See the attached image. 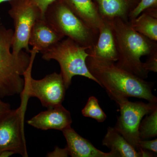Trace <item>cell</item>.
<instances>
[{
  "label": "cell",
  "instance_id": "cell-5",
  "mask_svg": "<svg viewBox=\"0 0 157 157\" xmlns=\"http://www.w3.org/2000/svg\"><path fill=\"white\" fill-rule=\"evenodd\" d=\"M44 17L59 33L78 45L91 48L98 35L85 25L63 0H56L48 6Z\"/></svg>",
  "mask_w": 157,
  "mask_h": 157
},
{
  "label": "cell",
  "instance_id": "cell-18",
  "mask_svg": "<svg viewBox=\"0 0 157 157\" xmlns=\"http://www.w3.org/2000/svg\"><path fill=\"white\" fill-rule=\"evenodd\" d=\"M147 115L139 125L140 140H147L157 136V108Z\"/></svg>",
  "mask_w": 157,
  "mask_h": 157
},
{
  "label": "cell",
  "instance_id": "cell-22",
  "mask_svg": "<svg viewBox=\"0 0 157 157\" xmlns=\"http://www.w3.org/2000/svg\"><path fill=\"white\" fill-rule=\"evenodd\" d=\"M140 150H146L153 152L157 153V139H155L152 140H141L139 143Z\"/></svg>",
  "mask_w": 157,
  "mask_h": 157
},
{
  "label": "cell",
  "instance_id": "cell-2",
  "mask_svg": "<svg viewBox=\"0 0 157 157\" xmlns=\"http://www.w3.org/2000/svg\"><path fill=\"white\" fill-rule=\"evenodd\" d=\"M109 21L115 39L118 55L115 64L142 79L148 77L140 58L157 52V42L135 30L129 23L120 18Z\"/></svg>",
  "mask_w": 157,
  "mask_h": 157
},
{
  "label": "cell",
  "instance_id": "cell-11",
  "mask_svg": "<svg viewBox=\"0 0 157 157\" xmlns=\"http://www.w3.org/2000/svg\"><path fill=\"white\" fill-rule=\"evenodd\" d=\"M64 37L45 17H41L36 21L31 29L29 44L42 53L51 48Z\"/></svg>",
  "mask_w": 157,
  "mask_h": 157
},
{
  "label": "cell",
  "instance_id": "cell-14",
  "mask_svg": "<svg viewBox=\"0 0 157 157\" xmlns=\"http://www.w3.org/2000/svg\"><path fill=\"white\" fill-rule=\"evenodd\" d=\"M85 25L99 35L103 19L93 0H63Z\"/></svg>",
  "mask_w": 157,
  "mask_h": 157
},
{
  "label": "cell",
  "instance_id": "cell-3",
  "mask_svg": "<svg viewBox=\"0 0 157 157\" xmlns=\"http://www.w3.org/2000/svg\"><path fill=\"white\" fill-rule=\"evenodd\" d=\"M13 33L11 29L0 25V98L22 95L25 86L22 76L39 53L35 48L30 50V55L23 50L13 53Z\"/></svg>",
  "mask_w": 157,
  "mask_h": 157
},
{
  "label": "cell",
  "instance_id": "cell-1",
  "mask_svg": "<svg viewBox=\"0 0 157 157\" xmlns=\"http://www.w3.org/2000/svg\"><path fill=\"white\" fill-rule=\"evenodd\" d=\"M88 69L104 88L110 98L116 96L133 97L157 103L152 94L153 82L145 81L132 73L119 67L113 62L92 56L86 59Z\"/></svg>",
  "mask_w": 157,
  "mask_h": 157
},
{
  "label": "cell",
  "instance_id": "cell-19",
  "mask_svg": "<svg viewBox=\"0 0 157 157\" xmlns=\"http://www.w3.org/2000/svg\"><path fill=\"white\" fill-rule=\"evenodd\" d=\"M83 116L94 119L98 122H103L107 118V115L101 109L98 99L94 96L90 97L87 103L82 110Z\"/></svg>",
  "mask_w": 157,
  "mask_h": 157
},
{
  "label": "cell",
  "instance_id": "cell-6",
  "mask_svg": "<svg viewBox=\"0 0 157 157\" xmlns=\"http://www.w3.org/2000/svg\"><path fill=\"white\" fill-rule=\"evenodd\" d=\"M112 99L119 105L120 110V115L117 117L114 128L139 152V125L144 116L157 108V103L131 102L128 98L121 96H116Z\"/></svg>",
  "mask_w": 157,
  "mask_h": 157
},
{
  "label": "cell",
  "instance_id": "cell-12",
  "mask_svg": "<svg viewBox=\"0 0 157 157\" xmlns=\"http://www.w3.org/2000/svg\"><path fill=\"white\" fill-rule=\"evenodd\" d=\"M67 142L69 155L72 157H118L115 153H105L95 147L90 142L78 135L70 126L63 131Z\"/></svg>",
  "mask_w": 157,
  "mask_h": 157
},
{
  "label": "cell",
  "instance_id": "cell-15",
  "mask_svg": "<svg viewBox=\"0 0 157 157\" xmlns=\"http://www.w3.org/2000/svg\"><path fill=\"white\" fill-rule=\"evenodd\" d=\"M103 19L120 18L129 21V14L139 0H93Z\"/></svg>",
  "mask_w": 157,
  "mask_h": 157
},
{
  "label": "cell",
  "instance_id": "cell-4",
  "mask_svg": "<svg viewBox=\"0 0 157 157\" xmlns=\"http://www.w3.org/2000/svg\"><path fill=\"white\" fill-rule=\"evenodd\" d=\"M88 47L81 46L67 38L62 39L48 50L42 52V58L45 61L55 60L60 67L61 73L66 89L72 83L73 76H84L98 83L88 69L86 59L90 55Z\"/></svg>",
  "mask_w": 157,
  "mask_h": 157
},
{
  "label": "cell",
  "instance_id": "cell-27",
  "mask_svg": "<svg viewBox=\"0 0 157 157\" xmlns=\"http://www.w3.org/2000/svg\"><path fill=\"white\" fill-rule=\"evenodd\" d=\"M10 1H11V0H0V4L3 2H9Z\"/></svg>",
  "mask_w": 157,
  "mask_h": 157
},
{
  "label": "cell",
  "instance_id": "cell-26",
  "mask_svg": "<svg viewBox=\"0 0 157 157\" xmlns=\"http://www.w3.org/2000/svg\"><path fill=\"white\" fill-rule=\"evenodd\" d=\"M15 154L14 152L11 151L6 150L0 153V157H9Z\"/></svg>",
  "mask_w": 157,
  "mask_h": 157
},
{
  "label": "cell",
  "instance_id": "cell-21",
  "mask_svg": "<svg viewBox=\"0 0 157 157\" xmlns=\"http://www.w3.org/2000/svg\"><path fill=\"white\" fill-rule=\"evenodd\" d=\"M144 68L149 72H157V52L148 56L146 62L144 63Z\"/></svg>",
  "mask_w": 157,
  "mask_h": 157
},
{
  "label": "cell",
  "instance_id": "cell-24",
  "mask_svg": "<svg viewBox=\"0 0 157 157\" xmlns=\"http://www.w3.org/2000/svg\"><path fill=\"white\" fill-rule=\"evenodd\" d=\"M67 148V147L64 149L59 148L58 147H56L55 150L52 152L47 154V157H66L69 156Z\"/></svg>",
  "mask_w": 157,
  "mask_h": 157
},
{
  "label": "cell",
  "instance_id": "cell-8",
  "mask_svg": "<svg viewBox=\"0 0 157 157\" xmlns=\"http://www.w3.org/2000/svg\"><path fill=\"white\" fill-rule=\"evenodd\" d=\"M9 2L11 9L9 14L13 20L14 27L12 52L18 54L24 49L29 53V40L31 29L36 21L42 17L41 11L29 0H11Z\"/></svg>",
  "mask_w": 157,
  "mask_h": 157
},
{
  "label": "cell",
  "instance_id": "cell-10",
  "mask_svg": "<svg viewBox=\"0 0 157 157\" xmlns=\"http://www.w3.org/2000/svg\"><path fill=\"white\" fill-rule=\"evenodd\" d=\"M72 122L71 113L61 104L39 113L28 121L27 123L43 131L54 129L63 132L71 126Z\"/></svg>",
  "mask_w": 157,
  "mask_h": 157
},
{
  "label": "cell",
  "instance_id": "cell-20",
  "mask_svg": "<svg viewBox=\"0 0 157 157\" xmlns=\"http://www.w3.org/2000/svg\"><path fill=\"white\" fill-rule=\"evenodd\" d=\"M152 8H157V0H139L129 14V21L136 18L147 9Z\"/></svg>",
  "mask_w": 157,
  "mask_h": 157
},
{
  "label": "cell",
  "instance_id": "cell-13",
  "mask_svg": "<svg viewBox=\"0 0 157 157\" xmlns=\"http://www.w3.org/2000/svg\"><path fill=\"white\" fill-rule=\"evenodd\" d=\"M90 56L96 57L115 63L118 55L115 39L109 21L103 19L99 29L97 42L91 48L86 50Z\"/></svg>",
  "mask_w": 157,
  "mask_h": 157
},
{
  "label": "cell",
  "instance_id": "cell-17",
  "mask_svg": "<svg viewBox=\"0 0 157 157\" xmlns=\"http://www.w3.org/2000/svg\"><path fill=\"white\" fill-rule=\"evenodd\" d=\"M135 30L155 42L157 41V9L144 11L135 19L129 21Z\"/></svg>",
  "mask_w": 157,
  "mask_h": 157
},
{
  "label": "cell",
  "instance_id": "cell-23",
  "mask_svg": "<svg viewBox=\"0 0 157 157\" xmlns=\"http://www.w3.org/2000/svg\"><path fill=\"white\" fill-rule=\"evenodd\" d=\"M29 1L38 7V9L41 11L42 17H44L45 11L48 6L56 0H29Z\"/></svg>",
  "mask_w": 157,
  "mask_h": 157
},
{
  "label": "cell",
  "instance_id": "cell-25",
  "mask_svg": "<svg viewBox=\"0 0 157 157\" xmlns=\"http://www.w3.org/2000/svg\"><path fill=\"white\" fill-rule=\"evenodd\" d=\"M11 110L10 104L3 102L0 99V118Z\"/></svg>",
  "mask_w": 157,
  "mask_h": 157
},
{
  "label": "cell",
  "instance_id": "cell-7",
  "mask_svg": "<svg viewBox=\"0 0 157 157\" xmlns=\"http://www.w3.org/2000/svg\"><path fill=\"white\" fill-rule=\"evenodd\" d=\"M33 64L23 76L25 86L22 100L28 101L31 97H35L47 109L61 105L67 90L61 74L54 73L42 79H34L31 75Z\"/></svg>",
  "mask_w": 157,
  "mask_h": 157
},
{
  "label": "cell",
  "instance_id": "cell-16",
  "mask_svg": "<svg viewBox=\"0 0 157 157\" xmlns=\"http://www.w3.org/2000/svg\"><path fill=\"white\" fill-rule=\"evenodd\" d=\"M102 145L107 147L110 151L115 153L118 157H141L126 140L116 130L114 127H109L102 140Z\"/></svg>",
  "mask_w": 157,
  "mask_h": 157
},
{
  "label": "cell",
  "instance_id": "cell-9",
  "mask_svg": "<svg viewBox=\"0 0 157 157\" xmlns=\"http://www.w3.org/2000/svg\"><path fill=\"white\" fill-rule=\"evenodd\" d=\"M26 102L22 101L16 109H11L0 118V153L9 150L22 157H28L24 120Z\"/></svg>",
  "mask_w": 157,
  "mask_h": 157
}]
</instances>
